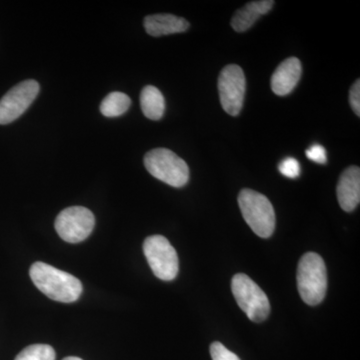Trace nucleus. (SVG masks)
I'll use <instances>...</instances> for the list:
<instances>
[{
	"mask_svg": "<svg viewBox=\"0 0 360 360\" xmlns=\"http://www.w3.org/2000/svg\"><path fill=\"white\" fill-rule=\"evenodd\" d=\"M30 276L34 285L47 297L56 302H77L84 290L82 283L77 277L44 262L33 264Z\"/></svg>",
	"mask_w": 360,
	"mask_h": 360,
	"instance_id": "1",
	"label": "nucleus"
},
{
	"mask_svg": "<svg viewBox=\"0 0 360 360\" xmlns=\"http://www.w3.org/2000/svg\"><path fill=\"white\" fill-rule=\"evenodd\" d=\"M297 288L300 295L307 304H319L328 290V274L321 255L307 252L300 258L297 267Z\"/></svg>",
	"mask_w": 360,
	"mask_h": 360,
	"instance_id": "2",
	"label": "nucleus"
},
{
	"mask_svg": "<svg viewBox=\"0 0 360 360\" xmlns=\"http://www.w3.org/2000/svg\"><path fill=\"white\" fill-rule=\"evenodd\" d=\"M238 205L246 224L257 236L262 238L272 236L276 229V212L266 196L245 188L239 193Z\"/></svg>",
	"mask_w": 360,
	"mask_h": 360,
	"instance_id": "3",
	"label": "nucleus"
},
{
	"mask_svg": "<svg viewBox=\"0 0 360 360\" xmlns=\"http://www.w3.org/2000/svg\"><path fill=\"white\" fill-rule=\"evenodd\" d=\"M144 167L155 179L172 187L186 186L189 168L186 161L167 148H155L144 156Z\"/></svg>",
	"mask_w": 360,
	"mask_h": 360,
	"instance_id": "4",
	"label": "nucleus"
},
{
	"mask_svg": "<svg viewBox=\"0 0 360 360\" xmlns=\"http://www.w3.org/2000/svg\"><path fill=\"white\" fill-rule=\"evenodd\" d=\"M231 290L236 302L250 321H265L270 312L269 297L250 277L243 274L233 276Z\"/></svg>",
	"mask_w": 360,
	"mask_h": 360,
	"instance_id": "5",
	"label": "nucleus"
},
{
	"mask_svg": "<svg viewBox=\"0 0 360 360\" xmlns=\"http://www.w3.org/2000/svg\"><path fill=\"white\" fill-rule=\"evenodd\" d=\"M143 252L153 274L161 281H174L177 276L179 257L165 236H148L143 243Z\"/></svg>",
	"mask_w": 360,
	"mask_h": 360,
	"instance_id": "6",
	"label": "nucleus"
},
{
	"mask_svg": "<svg viewBox=\"0 0 360 360\" xmlns=\"http://www.w3.org/2000/svg\"><path fill=\"white\" fill-rule=\"evenodd\" d=\"M96 225L94 213L84 206H71L63 210L56 219L58 236L68 243L85 240Z\"/></svg>",
	"mask_w": 360,
	"mask_h": 360,
	"instance_id": "7",
	"label": "nucleus"
},
{
	"mask_svg": "<svg viewBox=\"0 0 360 360\" xmlns=\"http://www.w3.org/2000/svg\"><path fill=\"white\" fill-rule=\"evenodd\" d=\"M245 77L240 66H225L219 77L220 103L231 116H238L243 110L245 96Z\"/></svg>",
	"mask_w": 360,
	"mask_h": 360,
	"instance_id": "8",
	"label": "nucleus"
},
{
	"mask_svg": "<svg viewBox=\"0 0 360 360\" xmlns=\"http://www.w3.org/2000/svg\"><path fill=\"white\" fill-rule=\"evenodd\" d=\"M39 82L25 80L0 99V124H8L20 117L32 105L39 92Z\"/></svg>",
	"mask_w": 360,
	"mask_h": 360,
	"instance_id": "9",
	"label": "nucleus"
},
{
	"mask_svg": "<svg viewBox=\"0 0 360 360\" xmlns=\"http://www.w3.org/2000/svg\"><path fill=\"white\" fill-rule=\"evenodd\" d=\"M300 59L290 58L281 63L271 77V89L276 96H284L292 92L302 77Z\"/></svg>",
	"mask_w": 360,
	"mask_h": 360,
	"instance_id": "10",
	"label": "nucleus"
},
{
	"mask_svg": "<svg viewBox=\"0 0 360 360\" xmlns=\"http://www.w3.org/2000/svg\"><path fill=\"white\" fill-rule=\"evenodd\" d=\"M338 200L345 212H354L360 202V169L350 167L341 174L338 186Z\"/></svg>",
	"mask_w": 360,
	"mask_h": 360,
	"instance_id": "11",
	"label": "nucleus"
},
{
	"mask_svg": "<svg viewBox=\"0 0 360 360\" xmlns=\"http://www.w3.org/2000/svg\"><path fill=\"white\" fill-rule=\"evenodd\" d=\"M144 28L151 37H160L186 32L189 28L188 21L172 14H153L146 16Z\"/></svg>",
	"mask_w": 360,
	"mask_h": 360,
	"instance_id": "12",
	"label": "nucleus"
},
{
	"mask_svg": "<svg viewBox=\"0 0 360 360\" xmlns=\"http://www.w3.org/2000/svg\"><path fill=\"white\" fill-rule=\"evenodd\" d=\"M274 6L272 0L248 2L234 14L231 20L232 28L238 32H246L259 20L260 16L269 13Z\"/></svg>",
	"mask_w": 360,
	"mask_h": 360,
	"instance_id": "13",
	"label": "nucleus"
},
{
	"mask_svg": "<svg viewBox=\"0 0 360 360\" xmlns=\"http://www.w3.org/2000/svg\"><path fill=\"white\" fill-rule=\"evenodd\" d=\"M141 105L143 115L151 120H160L165 115V101L160 90L153 85L142 89Z\"/></svg>",
	"mask_w": 360,
	"mask_h": 360,
	"instance_id": "14",
	"label": "nucleus"
},
{
	"mask_svg": "<svg viewBox=\"0 0 360 360\" xmlns=\"http://www.w3.org/2000/svg\"><path fill=\"white\" fill-rule=\"evenodd\" d=\"M131 104V99L123 92L115 91L108 94L101 104V112L106 117H117L124 115Z\"/></svg>",
	"mask_w": 360,
	"mask_h": 360,
	"instance_id": "15",
	"label": "nucleus"
},
{
	"mask_svg": "<svg viewBox=\"0 0 360 360\" xmlns=\"http://www.w3.org/2000/svg\"><path fill=\"white\" fill-rule=\"evenodd\" d=\"M15 360H56V352L51 345H33L25 348Z\"/></svg>",
	"mask_w": 360,
	"mask_h": 360,
	"instance_id": "16",
	"label": "nucleus"
},
{
	"mask_svg": "<svg viewBox=\"0 0 360 360\" xmlns=\"http://www.w3.org/2000/svg\"><path fill=\"white\" fill-rule=\"evenodd\" d=\"M279 172L288 179H296L300 174V162L293 158H288L278 165Z\"/></svg>",
	"mask_w": 360,
	"mask_h": 360,
	"instance_id": "17",
	"label": "nucleus"
},
{
	"mask_svg": "<svg viewBox=\"0 0 360 360\" xmlns=\"http://www.w3.org/2000/svg\"><path fill=\"white\" fill-rule=\"evenodd\" d=\"M210 354H212V360H240L238 355L227 349L219 341L213 342L210 345Z\"/></svg>",
	"mask_w": 360,
	"mask_h": 360,
	"instance_id": "18",
	"label": "nucleus"
},
{
	"mask_svg": "<svg viewBox=\"0 0 360 360\" xmlns=\"http://www.w3.org/2000/svg\"><path fill=\"white\" fill-rule=\"evenodd\" d=\"M309 160L314 161V162L319 163V165H326L328 158H326V150L323 146L319 144H314L310 146L307 151H305Z\"/></svg>",
	"mask_w": 360,
	"mask_h": 360,
	"instance_id": "19",
	"label": "nucleus"
},
{
	"mask_svg": "<svg viewBox=\"0 0 360 360\" xmlns=\"http://www.w3.org/2000/svg\"><path fill=\"white\" fill-rule=\"evenodd\" d=\"M350 105L354 110L355 115H360V80L357 79L352 85L349 94Z\"/></svg>",
	"mask_w": 360,
	"mask_h": 360,
	"instance_id": "20",
	"label": "nucleus"
},
{
	"mask_svg": "<svg viewBox=\"0 0 360 360\" xmlns=\"http://www.w3.org/2000/svg\"><path fill=\"white\" fill-rule=\"evenodd\" d=\"M63 360H82V359H79V357L70 356V357H66V359H65Z\"/></svg>",
	"mask_w": 360,
	"mask_h": 360,
	"instance_id": "21",
	"label": "nucleus"
}]
</instances>
